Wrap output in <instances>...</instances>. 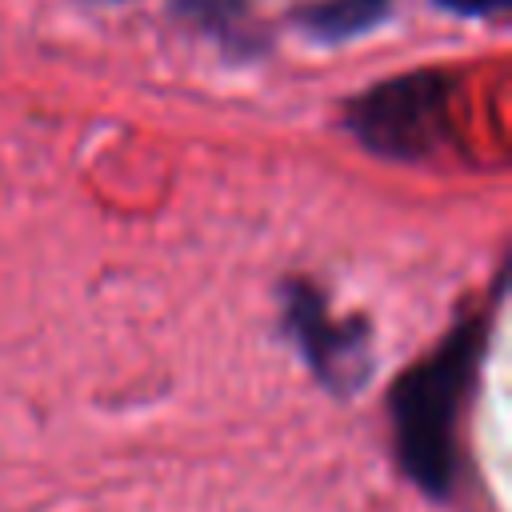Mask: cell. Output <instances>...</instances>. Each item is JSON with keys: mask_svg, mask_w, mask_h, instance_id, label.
Segmentation results:
<instances>
[{"mask_svg": "<svg viewBox=\"0 0 512 512\" xmlns=\"http://www.w3.org/2000/svg\"><path fill=\"white\" fill-rule=\"evenodd\" d=\"M500 288H504V276L496 280L492 300L484 308H472L464 320H456L428 356L408 364L388 396L400 472L432 500H448L456 488L460 420L480 380Z\"/></svg>", "mask_w": 512, "mask_h": 512, "instance_id": "cell-1", "label": "cell"}, {"mask_svg": "<svg viewBox=\"0 0 512 512\" xmlns=\"http://www.w3.org/2000/svg\"><path fill=\"white\" fill-rule=\"evenodd\" d=\"M168 8L176 16V24L212 40L224 52V60H232V64H248L256 56H264L272 44L252 0H172Z\"/></svg>", "mask_w": 512, "mask_h": 512, "instance_id": "cell-4", "label": "cell"}, {"mask_svg": "<svg viewBox=\"0 0 512 512\" xmlns=\"http://www.w3.org/2000/svg\"><path fill=\"white\" fill-rule=\"evenodd\" d=\"M280 324L316 384L332 396H356L368 388L376 372V344L364 316H332L328 296L312 280L288 276L280 280Z\"/></svg>", "mask_w": 512, "mask_h": 512, "instance_id": "cell-3", "label": "cell"}, {"mask_svg": "<svg viewBox=\"0 0 512 512\" xmlns=\"http://www.w3.org/2000/svg\"><path fill=\"white\" fill-rule=\"evenodd\" d=\"M84 4H124V0H84Z\"/></svg>", "mask_w": 512, "mask_h": 512, "instance_id": "cell-7", "label": "cell"}, {"mask_svg": "<svg viewBox=\"0 0 512 512\" xmlns=\"http://www.w3.org/2000/svg\"><path fill=\"white\" fill-rule=\"evenodd\" d=\"M436 8H444V12H456V16H500V12H508V4L512 0H432Z\"/></svg>", "mask_w": 512, "mask_h": 512, "instance_id": "cell-6", "label": "cell"}, {"mask_svg": "<svg viewBox=\"0 0 512 512\" xmlns=\"http://www.w3.org/2000/svg\"><path fill=\"white\" fill-rule=\"evenodd\" d=\"M460 80L444 68L388 76L344 104V128L380 160L416 164L452 144Z\"/></svg>", "mask_w": 512, "mask_h": 512, "instance_id": "cell-2", "label": "cell"}, {"mask_svg": "<svg viewBox=\"0 0 512 512\" xmlns=\"http://www.w3.org/2000/svg\"><path fill=\"white\" fill-rule=\"evenodd\" d=\"M392 16V0H308L292 12V24L316 44H344Z\"/></svg>", "mask_w": 512, "mask_h": 512, "instance_id": "cell-5", "label": "cell"}]
</instances>
